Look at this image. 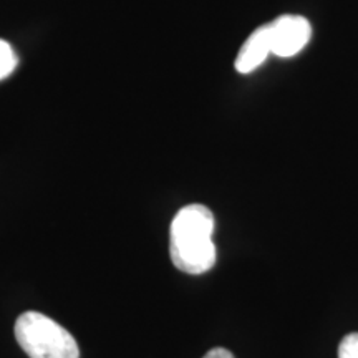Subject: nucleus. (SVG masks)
<instances>
[{
	"instance_id": "1",
	"label": "nucleus",
	"mask_w": 358,
	"mask_h": 358,
	"mask_svg": "<svg viewBox=\"0 0 358 358\" xmlns=\"http://www.w3.org/2000/svg\"><path fill=\"white\" fill-rule=\"evenodd\" d=\"M214 216L203 204L182 208L169 229V256L176 268L191 275L211 271L216 264L213 243Z\"/></svg>"
},
{
	"instance_id": "3",
	"label": "nucleus",
	"mask_w": 358,
	"mask_h": 358,
	"mask_svg": "<svg viewBox=\"0 0 358 358\" xmlns=\"http://www.w3.org/2000/svg\"><path fill=\"white\" fill-rule=\"evenodd\" d=\"M312 27L306 17L280 15L268 24V42L271 53L277 57L289 58L297 55L310 42Z\"/></svg>"
},
{
	"instance_id": "4",
	"label": "nucleus",
	"mask_w": 358,
	"mask_h": 358,
	"mask_svg": "<svg viewBox=\"0 0 358 358\" xmlns=\"http://www.w3.org/2000/svg\"><path fill=\"white\" fill-rule=\"evenodd\" d=\"M271 53V42H268V24L261 25L254 30L245 40L236 58V70L239 73H250L259 69Z\"/></svg>"
},
{
	"instance_id": "2",
	"label": "nucleus",
	"mask_w": 358,
	"mask_h": 358,
	"mask_svg": "<svg viewBox=\"0 0 358 358\" xmlns=\"http://www.w3.org/2000/svg\"><path fill=\"white\" fill-rule=\"evenodd\" d=\"M15 338L30 358H78L77 340L50 317L25 312L15 322Z\"/></svg>"
},
{
	"instance_id": "6",
	"label": "nucleus",
	"mask_w": 358,
	"mask_h": 358,
	"mask_svg": "<svg viewBox=\"0 0 358 358\" xmlns=\"http://www.w3.org/2000/svg\"><path fill=\"white\" fill-rule=\"evenodd\" d=\"M338 358H358V332L347 335L340 342Z\"/></svg>"
},
{
	"instance_id": "5",
	"label": "nucleus",
	"mask_w": 358,
	"mask_h": 358,
	"mask_svg": "<svg viewBox=\"0 0 358 358\" xmlns=\"http://www.w3.org/2000/svg\"><path fill=\"white\" fill-rule=\"evenodd\" d=\"M19 58L13 52L12 45L0 38V80H3L17 69Z\"/></svg>"
},
{
	"instance_id": "7",
	"label": "nucleus",
	"mask_w": 358,
	"mask_h": 358,
	"mask_svg": "<svg viewBox=\"0 0 358 358\" xmlns=\"http://www.w3.org/2000/svg\"><path fill=\"white\" fill-rule=\"evenodd\" d=\"M204 358H234V355L226 348H213L211 352H208Z\"/></svg>"
}]
</instances>
